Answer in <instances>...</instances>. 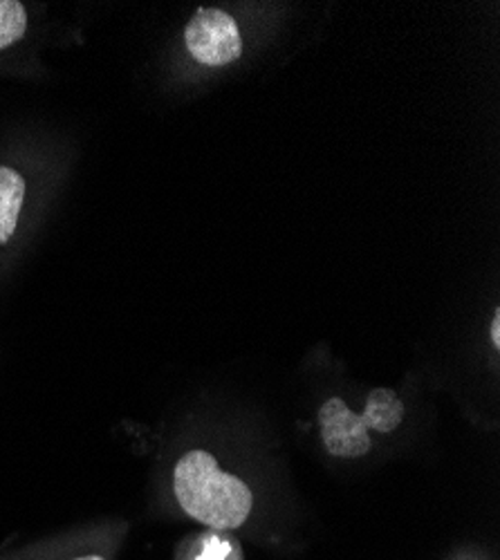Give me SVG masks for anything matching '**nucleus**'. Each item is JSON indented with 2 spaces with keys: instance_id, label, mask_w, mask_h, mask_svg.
<instances>
[{
  "instance_id": "0eeeda50",
  "label": "nucleus",
  "mask_w": 500,
  "mask_h": 560,
  "mask_svg": "<svg viewBox=\"0 0 500 560\" xmlns=\"http://www.w3.org/2000/svg\"><path fill=\"white\" fill-rule=\"evenodd\" d=\"M230 551H232L230 542H216V540H211V545H207V549H205L200 560H230Z\"/></svg>"
},
{
  "instance_id": "20e7f679",
  "label": "nucleus",
  "mask_w": 500,
  "mask_h": 560,
  "mask_svg": "<svg viewBox=\"0 0 500 560\" xmlns=\"http://www.w3.org/2000/svg\"><path fill=\"white\" fill-rule=\"evenodd\" d=\"M25 200V179L8 166H0V245L12 241L21 207Z\"/></svg>"
},
{
  "instance_id": "1a4fd4ad",
  "label": "nucleus",
  "mask_w": 500,
  "mask_h": 560,
  "mask_svg": "<svg viewBox=\"0 0 500 560\" xmlns=\"http://www.w3.org/2000/svg\"><path fill=\"white\" fill-rule=\"evenodd\" d=\"M74 560H106L104 556H97V553H90V556H79Z\"/></svg>"
},
{
  "instance_id": "423d86ee",
  "label": "nucleus",
  "mask_w": 500,
  "mask_h": 560,
  "mask_svg": "<svg viewBox=\"0 0 500 560\" xmlns=\"http://www.w3.org/2000/svg\"><path fill=\"white\" fill-rule=\"evenodd\" d=\"M27 30V12L16 0H0V50L23 38Z\"/></svg>"
},
{
  "instance_id": "6e6552de",
  "label": "nucleus",
  "mask_w": 500,
  "mask_h": 560,
  "mask_svg": "<svg viewBox=\"0 0 500 560\" xmlns=\"http://www.w3.org/2000/svg\"><path fill=\"white\" fill-rule=\"evenodd\" d=\"M489 337H491L493 348H500V310H496V312H493V316H491Z\"/></svg>"
},
{
  "instance_id": "f03ea898",
  "label": "nucleus",
  "mask_w": 500,
  "mask_h": 560,
  "mask_svg": "<svg viewBox=\"0 0 500 560\" xmlns=\"http://www.w3.org/2000/svg\"><path fill=\"white\" fill-rule=\"evenodd\" d=\"M189 55L207 68H222L241 59L243 36L232 14L218 8H200L185 30Z\"/></svg>"
},
{
  "instance_id": "f257e3e1",
  "label": "nucleus",
  "mask_w": 500,
  "mask_h": 560,
  "mask_svg": "<svg viewBox=\"0 0 500 560\" xmlns=\"http://www.w3.org/2000/svg\"><path fill=\"white\" fill-rule=\"evenodd\" d=\"M173 491L189 516L207 527L236 529L247 518L254 504L249 487L224 474L216 457L207 451H189L175 464Z\"/></svg>"
},
{
  "instance_id": "7ed1b4c3",
  "label": "nucleus",
  "mask_w": 500,
  "mask_h": 560,
  "mask_svg": "<svg viewBox=\"0 0 500 560\" xmlns=\"http://www.w3.org/2000/svg\"><path fill=\"white\" fill-rule=\"evenodd\" d=\"M319 429L326 451L335 457L354 459L371 451L369 429L344 399L333 397L319 408Z\"/></svg>"
},
{
  "instance_id": "39448f33",
  "label": "nucleus",
  "mask_w": 500,
  "mask_h": 560,
  "mask_svg": "<svg viewBox=\"0 0 500 560\" xmlns=\"http://www.w3.org/2000/svg\"><path fill=\"white\" fill-rule=\"evenodd\" d=\"M361 422L369 431L377 433H393L404 419V401L391 388H375L363 408Z\"/></svg>"
}]
</instances>
